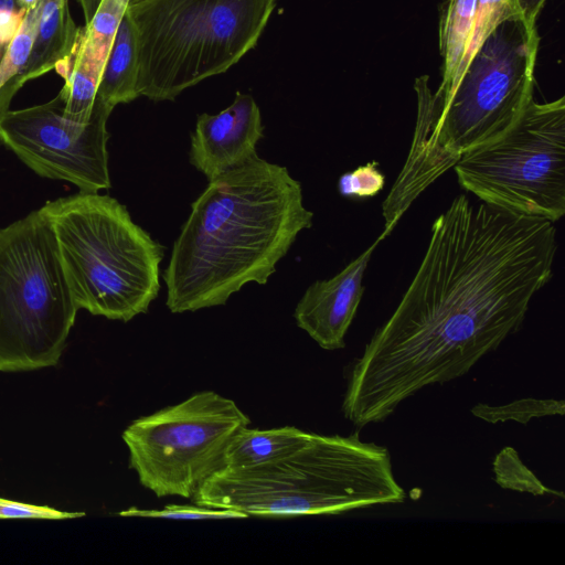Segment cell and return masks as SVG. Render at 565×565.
<instances>
[{
  "instance_id": "7a4b0ae2",
  "label": "cell",
  "mask_w": 565,
  "mask_h": 565,
  "mask_svg": "<svg viewBox=\"0 0 565 565\" xmlns=\"http://www.w3.org/2000/svg\"><path fill=\"white\" fill-rule=\"evenodd\" d=\"M312 220L299 181L258 154L209 180L163 274L168 309L221 306L249 282L265 285Z\"/></svg>"
},
{
  "instance_id": "ffe728a7",
  "label": "cell",
  "mask_w": 565,
  "mask_h": 565,
  "mask_svg": "<svg viewBox=\"0 0 565 565\" xmlns=\"http://www.w3.org/2000/svg\"><path fill=\"white\" fill-rule=\"evenodd\" d=\"M515 13L519 12L513 4V0H477L470 40L460 66L459 78L483 40L498 24Z\"/></svg>"
},
{
  "instance_id": "d4e9b609",
  "label": "cell",
  "mask_w": 565,
  "mask_h": 565,
  "mask_svg": "<svg viewBox=\"0 0 565 565\" xmlns=\"http://www.w3.org/2000/svg\"><path fill=\"white\" fill-rule=\"evenodd\" d=\"M546 1L547 0H513V4L525 23L536 29L537 18Z\"/></svg>"
},
{
  "instance_id": "7402d4cb",
  "label": "cell",
  "mask_w": 565,
  "mask_h": 565,
  "mask_svg": "<svg viewBox=\"0 0 565 565\" xmlns=\"http://www.w3.org/2000/svg\"><path fill=\"white\" fill-rule=\"evenodd\" d=\"M376 161L367 162L355 170L343 173L338 182V190L347 198H371L377 194L385 184L384 174L377 169Z\"/></svg>"
},
{
  "instance_id": "ba28073f",
  "label": "cell",
  "mask_w": 565,
  "mask_h": 565,
  "mask_svg": "<svg viewBox=\"0 0 565 565\" xmlns=\"http://www.w3.org/2000/svg\"><path fill=\"white\" fill-rule=\"evenodd\" d=\"M458 183L486 204L558 221L565 214V98L532 99L504 132L465 152Z\"/></svg>"
},
{
  "instance_id": "5b68a950",
  "label": "cell",
  "mask_w": 565,
  "mask_h": 565,
  "mask_svg": "<svg viewBox=\"0 0 565 565\" xmlns=\"http://www.w3.org/2000/svg\"><path fill=\"white\" fill-rule=\"evenodd\" d=\"M41 209L79 309L124 322L148 311L160 290L164 248L132 221L124 204L81 191Z\"/></svg>"
},
{
  "instance_id": "603a6c76",
  "label": "cell",
  "mask_w": 565,
  "mask_h": 565,
  "mask_svg": "<svg viewBox=\"0 0 565 565\" xmlns=\"http://www.w3.org/2000/svg\"><path fill=\"white\" fill-rule=\"evenodd\" d=\"M84 515L81 512H64L46 505H35L0 498L1 519H70Z\"/></svg>"
},
{
  "instance_id": "277c9868",
  "label": "cell",
  "mask_w": 565,
  "mask_h": 565,
  "mask_svg": "<svg viewBox=\"0 0 565 565\" xmlns=\"http://www.w3.org/2000/svg\"><path fill=\"white\" fill-rule=\"evenodd\" d=\"M387 448L349 436L311 433L295 452L249 469H223L192 498L198 505L256 516L341 514L402 503Z\"/></svg>"
},
{
  "instance_id": "3957f363",
  "label": "cell",
  "mask_w": 565,
  "mask_h": 565,
  "mask_svg": "<svg viewBox=\"0 0 565 565\" xmlns=\"http://www.w3.org/2000/svg\"><path fill=\"white\" fill-rule=\"evenodd\" d=\"M537 29L520 13L483 40L452 92L438 98L416 78L417 118L406 162L383 202L388 235L411 204L467 151L504 132L533 99Z\"/></svg>"
},
{
  "instance_id": "cb8c5ba5",
  "label": "cell",
  "mask_w": 565,
  "mask_h": 565,
  "mask_svg": "<svg viewBox=\"0 0 565 565\" xmlns=\"http://www.w3.org/2000/svg\"><path fill=\"white\" fill-rule=\"evenodd\" d=\"M38 0H0V58L1 49L7 47L17 33L25 12Z\"/></svg>"
},
{
  "instance_id": "52a82bcc",
  "label": "cell",
  "mask_w": 565,
  "mask_h": 565,
  "mask_svg": "<svg viewBox=\"0 0 565 565\" xmlns=\"http://www.w3.org/2000/svg\"><path fill=\"white\" fill-rule=\"evenodd\" d=\"M79 308L39 209L0 228V371L55 365Z\"/></svg>"
},
{
  "instance_id": "6da1fadb",
  "label": "cell",
  "mask_w": 565,
  "mask_h": 565,
  "mask_svg": "<svg viewBox=\"0 0 565 565\" xmlns=\"http://www.w3.org/2000/svg\"><path fill=\"white\" fill-rule=\"evenodd\" d=\"M556 250L554 222L456 196L397 308L350 369L345 418L381 423L424 387L468 373L520 330Z\"/></svg>"
},
{
  "instance_id": "9c48e42d",
  "label": "cell",
  "mask_w": 565,
  "mask_h": 565,
  "mask_svg": "<svg viewBox=\"0 0 565 565\" xmlns=\"http://www.w3.org/2000/svg\"><path fill=\"white\" fill-rule=\"evenodd\" d=\"M249 425L237 404L213 391L134 420L122 433L129 466L158 498L192 499L225 467L233 436Z\"/></svg>"
},
{
  "instance_id": "30bf717a",
  "label": "cell",
  "mask_w": 565,
  "mask_h": 565,
  "mask_svg": "<svg viewBox=\"0 0 565 565\" xmlns=\"http://www.w3.org/2000/svg\"><path fill=\"white\" fill-rule=\"evenodd\" d=\"M64 98L0 116V141L36 174L66 181L83 192L110 188L107 120L114 108L98 97L87 122L64 114Z\"/></svg>"
},
{
  "instance_id": "4316f807",
  "label": "cell",
  "mask_w": 565,
  "mask_h": 565,
  "mask_svg": "<svg viewBox=\"0 0 565 565\" xmlns=\"http://www.w3.org/2000/svg\"><path fill=\"white\" fill-rule=\"evenodd\" d=\"M135 1H138V0H130L129 3L135 2Z\"/></svg>"
},
{
  "instance_id": "9a60e30c",
  "label": "cell",
  "mask_w": 565,
  "mask_h": 565,
  "mask_svg": "<svg viewBox=\"0 0 565 565\" xmlns=\"http://www.w3.org/2000/svg\"><path fill=\"white\" fill-rule=\"evenodd\" d=\"M138 54L135 26L127 13L122 15L106 57L97 95L106 105L130 103L138 94Z\"/></svg>"
},
{
  "instance_id": "7c38bea8",
  "label": "cell",
  "mask_w": 565,
  "mask_h": 565,
  "mask_svg": "<svg viewBox=\"0 0 565 565\" xmlns=\"http://www.w3.org/2000/svg\"><path fill=\"white\" fill-rule=\"evenodd\" d=\"M380 236L364 253L329 279L311 284L298 301L294 317L324 350L345 347V334L364 294L363 278Z\"/></svg>"
},
{
  "instance_id": "8992f818",
  "label": "cell",
  "mask_w": 565,
  "mask_h": 565,
  "mask_svg": "<svg viewBox=\"0 0 565 565\" xmlns=\"http://www.w3.org/2000/svg\"><path fill=\"white\" fill-rule=\"evenodd\" d=\"M276 0H138L127 7L135 26L138 94L173 100L226 72L252 50Z\"/></svg>"
},
{
  "instance_id": "4fadbf2b",
  "label": "cell",
  "mask_w": 565,
  "mask_h": 565,
  "mask_svg": "<svg viewBox=\"0 0 565 565\" xmlns=\"http://www.w3.org/2000/svg\"><path fill=\"white\" fill-rule=\"evenodd\" d=\"M82 29L76 26L68 0H41L35 40L30 57L13 82L0 90V109H9L17 92L51 71L65 78L71 68Z\"/></svg>"
},
{
  "instance_id": "d6986e66",
  "label": "cell",
  "mask_w": 565,
  "mask_h": 565,
  "mask_svg": "<svg viewBox=\"0 0 565 565\" xmlns=\"http://www.w3.org/2000/svg\"><path fill=\"white\" fill-rule=\"evenodd\" d=\"M495 482L503 489L529 492L533 495L552 493L564 498L563 492L545 487L536 476L522 462L518 452L511 448H503L493 460Z\"/></svg>"
},
{
  "instance_id": "5bb4252c",
  "label": "cell",
  "mask_w": 565,
  "mask_h": 565,
  "mask_svg": "<svg viewBox=\"0 0 565 565\" xmlns=\"http://www.w3.org/2000/svg\"><path fill=\"white\" fill-rule=\"evenodd\" d=\"M310 435L294 426L271 429L243 427L227 446L224 469H249L276 462L299 449Z\"/></svg>"
},
{
  "instance_id": "2e32d148",
  "label": "cell",
  "mask_w": 565,
  "mask_h": 565,
  "mask_svg": "<svg viewBox=\"0 0 565 565\" xmlns=\"http://www.w3.org/2000/svg\"><path fill=\"white\" fill-rule=\"evenodd\" d=\"M129 1L130 0L99 1L92 18L86 21L85 26L82 28L81 36L71 62L70 72L84 74L99 84L106 57Z\"/></svg>"
},
{
  "instance_id": "44dd1931",
  "label": "cell",
  "mask_w": 565,
  "mask_h": 565,
  "mask_svg": "<svg viewBox=\"0 0 565 565\" xmlns=\"http://www.w3.org/2000/svg\"><path fill=\"white\" fill-rule=\"evenodd\" d=\"M121 516L159 518L170 520H239L248 515L232 509H217L203 505L168 504L163 509L129 508L119 512Z\"/></svg>"
},
{
  "instance_id": "e0dca14e",
  "label": "cell",
  "mask_w": 565,
  "mask_h": 565,
  "mask_svg": "<svg viewBox=\"0 0 565 565\" xmlns=\"http://www.w3.org/2000/svg\"><path fill=\"white\" fill-rule=\"evenodd\" d=\"M477 0H447L440 11L438 26L441 83L435 90L445 98L455 88L470 34Z\"/></svg>"
},
{
  "instance_id": "8fae6325",
  "label": "cell",
  "mask_w": 565,
  "mask_h": 565,
  "mask_svg": "<svg viewBox=\"0 0 565 565\" xmlns=\"http://www.w3.org/2000/svg\"><path fill=\"white\" fill-rule=\"evenodd\" d=\"M263 136L255 99L237 92L227 108L198 117L191 135L190 163L211 180L256 156V145Z\"/></svg>"
},
{
  "instance_id": "484cf974",
  "label": "cell",
  "mask_w": 565,
  "mask_h": 565,
  "mask_svg": "<svg viewBox=\"0 0 565 565\" xmlns=\"http://www.w3.org/2000/svg\"><path fill=\"white\" fill-rule=\"evenodd\" d=\"M83 7L85 20L88 21L95 12L100 0H78Z\"/></svg>"
},
{
  "instance_id": "ac0fdd59",
  "label": "cell",
  "mask_w": 565,
  "mask_h": 565,
  "mask_svg": "<svg viewBox=\"0 0 565 565\" xmlns=\"http://www.w3.org/2000/svg\"><path fill=\"white\" fill-rule=\"evenodd\" d=\"M471 413L476 417L491 424L507 420L527 424L532 418L536 417L563 416L565 413V403L563 399H539L529 397L500 406L477 404L471 408Z\"/></svg>"
}]
</instances>
